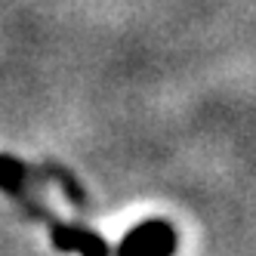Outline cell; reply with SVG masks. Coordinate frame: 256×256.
Segmentation results:
<instances>
[{"instance_id":"1","label":"cell","mask_w":256,"mask_h":256,"mask_svg":"<svg viewBox=\"0 0 256 256\" xmlns=\"http://www.w3.org/2000/svg\"><path fill=\"white\" fill-rule=\"evenodd\" d=\"M0 192L10 194L31 219L46 222L50 241L62 253H78V256H114V250L105 244V238L96 234L93 228H86L80 222H62L59 216H52L38 198L28 188V170L19 164V158L0 154Z\"/></svg>"},{"instance_id":"2","label":"cell","mask_w":256,"mask_h":256,"mask_svg":"<svg viewBox=\"0 0 256 256\" xmlns=\"http://www.w3.org/2000/svg\"><path fill=\"white\" fill-rule=\"evenodd\" d=\"M173 253H176V228L164 219L139 222L114 247V256H173Z\"/></svg>"}]
</instances>
